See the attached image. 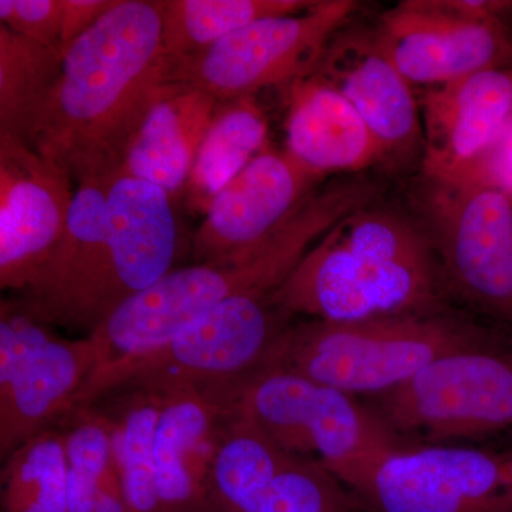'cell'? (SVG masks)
Returning <instances> with one entry per match:
<instances>
[{
    "instance_id": "1",
    "label": "cell",
    "mask_w": 512,
    "mask_h": 512,
    "mask_svg": "<svg viewBox=\"0 0 512 512\" xmlns=\"http://www.w3.org/2000/svg\"><path fill=\"white\" fill-rule=\"evenodd\" d=\"M167 72L163 0H117L63 53L29 146L76 184L113 178Z\"/></svg>"
},
{
    "instance_id": "2",
    "label": "cell",
    "mask_w": 512,
    "mask_h": 512,
    "mask_svg": "<svg viewBox=\"0 0 512 512\" xmlns=\"http://www.w3.org/2000/svg\"><path fill=\"white\" fill-rule=\"evenodd\" d=\"M376 192L366 178L332 181L313 192L251 255L174 268L89 333L99 349V369L170 339L229 299L271 295L319 239L372 204Z\"/></svg>"
},
{
    "instance_id": "3",
    "label": "cell",
    "mask_w": 512,
    "mask_h": 512,
    "mask_svg": "<svg viewBox=\"0 0 512 512\" xmlns=\"http://www.w3.org/2000/svg\"><path fill=\"white\" fill-rule=\"evenodd\" d=\"M440 278L423 229L370 204L319 239L271 301L329 322L429 315L440 313Z\"/></svg>"
},
{
    "instance_id": "4",
    "label": "cell",
    "mask_w": 512,
    "mask_h": 512,
    "mask_svg": "<svg viewBox=\"0 0 512 512\" xmlns=\"http://www.w3.org/2000/svg\"><path fill=\"white\" fill-rule=\"evenodd\" d=\"M485 343L473 328L441 313L291 323L265 367L285 370L356 397L382 396L433 360Z\"/></svg>"
},
{
    "instance_id": "5",
    "label": "cell",
    "mask_w": 512,
    "mask_h": 512,
    "mask_svg": "<svg viewBox=\"0 0 512 512\" xmlns=\"http://www.w3.org/2000/svg\"><path fill=\"white\" fill-rule=\"evenodd\" d=\"M291 323L271 295L229 299L170 339L97 369L77 406L126 386L158 392L192 387L222 402L264 369Z\"/></svg>"
},
{
    "instance_id": "6",
    "label": "cell",
    "mask_w": 512,
    "mask_h": 512,
    "mask_svg": "<svg viewBox=\"0 0 512 512\" xmlns=\"http://www.w3.org/2000/svg\"><path fill=\"white\" fill-rule=\"evenodd\" d=\"M227 399L279 447L326 468L359 498L377 468L402 448L356 397L285 370L264 367Z\"/></svg>"
},
{
    "instance_id": "7",
    "label": "cell",
    "mask_w": 512,
    "mask_h": 512,
    "mask_svg": "<svg viewBox=\"0 0 512 512\" xmlns=\"http://www.w3.org/2000/svg\"><path fill=\"white\" fill-rule=\"evenodd\" d=\"M357 9L355 0H318L302 12L256 20L197 55L168 57L167 83L194 87L218 101L289 86L315 72Z\"/></svg>"
},
{
    "instance_id": "8",
    "label": "cell",
    "mask_w": 512,
    "mask_h": 512,
    "mask_svg": "<svg viewBox=\"0 0 512 512\" xmlns=\"http://www.w3.org/2000/svg\"><path fill=\"white\" fill-rule=\"evenodd\" d=\"M377 397V416L399 439L447 446L512 431V353L487 342L448 353Z\"/></svg>"
},
{
    "instance_id": "9",
    "label": "cell",
    "mask_w": 512,
    "mask_h": 512,
    "mask_svg": "<svg viewBox=\"0 0 512 512\" xmlns=\"http://www.w3.org/2000/svg\"><path fill=\"white\" fill-rule=\"evenodd\" d=\"M419 207L441 278L485 316L512 326L511 195L426 178Z\"/></svg>"
},
{
    "instance_id": "10",
    "label": "cell",
    "mask_w": 512,
    "mask_h": 512,
    "mask_svg": "<svg viewBox=\"0 0 512 512\" xmlns=\"http://www.w3.org/2000/svg\"><path fill=\"white\" fill-rule=\"evenodd\" d=\"M100 365L89 335L63 339L19 308L0 305V458L56 426Z\"/></svg>"
},
{
    "instance_id": "11",
    "label": "cell",
    "mask_w": 512,
    "mask_h": 512,
    "mask_svg": "<svg viewBox=\"0 0 512 512\" xmlns=\"http://www.w3.org/2000/svg\"><path fill=\"white\" fill-rule=\"evenodd\" d=\"M512 2L404 0L380 18L376 35L410 84L439 86L512 66Z\"/></svg>"
},
{
    "instance_id": "12",
    "label": "cell",
    "mask_w": 512,
    "mask_h": 512,
    "mask_svg": "<svg viewBox=\"0 0 512 512\" xmlns=\"http://www.w3.org/2000/svg\"><path fill=\"white\" fill-rule=\"evenodd\" d=\"M210 512H372L315 461L274 443L227 407L212 471Z\"/></svg>"
},
{
    "instance_id": "13",
    "label": "cell",
    "mask_w": 512,
    "mask_h": 512,
    "mask_svg": "<svg viewBox=\"0 0 512 512\" xmlns=\"http://www.w3.org/2000/svg\"><path fill=\"white\" fill-rule=\"evenodd\" d=\"M360 500L372 512H512V447L400 448Z\"/></svg>"
},
{
    "instance_id": "14",
    "label": "cell",
    "mask_w": 512,
    "mask_h": 512,
    "mask_svg": "<svg viewBox=\"0 0 512 512\" xmlns=\"http://www.w3.org/2000/svg\"><path fill=\"white\" fill-rule=\"evenodd\" d=\"M74 191L69 174L26 141L0 136V286L25 291L62 241Z\"/></svg>"
},
{
    "instance_id": "15",
    "label": "cell",
    "mask_w": 512,
    "mask_h": 512,
    "mask_svg": "<svg viewBox=\"0 0 512 512\" xmlns=\"http://www.w3.org/2000/svg\"><path fill=\"white\" fill-rule=\"evenodd\" d=\"M322 181L285 150L266 146L215 195L192 238L195 262L235 261L251 255Z\"/></svg>"
},
{
    "instance_id": "16",
    "label": "cell",
    "mask_w": 512,
    "mask_h": 512,
    "mask_svg": "<svg viewBox=\"0 0 512 512\" xmlns=\"http://www.w3.org/2000/svg\"><path fill=\"white\" fill-rule=\"evenodd\" d=\"M106 231L97 302L100 323L173 271L180 251L173 198L163 188L123 171L107 185Z\"/></svg>"
},
{
    "instance_id": "17",
    "label": "cell",
    "mask_w": 512,
    "mask_h": 512,
    "mask_svg": "<svg viewBox=\"0 0 512 512\" xmlns=\"http://www.w3.org/2000/svg\"><path fill=\"white\" fill-rule=\"evenodd\" d=\"M109 180L77 184L66 231L42 271L12 299L39 322L87 335L99 325L97 301L106 262Z\"/></svg>"
},
{
    "instance_id": "18",
    "label": "cell",
    "mask_w": 512,
    "mask_h": 512,
    "mask_svg": "<svg viewBox=\"0 0 512 512\" xmlns=\"http://www.w3.org/2000/svg\"><path fill=\"white\" fill-rule=\"evenodd\" d=\"M313 73L349 101L379 141L384 158L402 161L416 153L423 141L420 104L376 30H340Z\"/></svg>"
},
{
    "instance_id": "19",
    "label": "cell",
    "mask_w": 512,
    "mask_h": 512,
    "mask_svg": "<svg viewBox=\"0 0 512 512\" xmlns=\"http://www.w3.org/2000/svg\"><path fill=\"white\" fill-rule=\"evenodd\" d=\"M419 104L424 177L450 183L493 146L512 120V66L429 87Z\"/></svg>"
},
{
    "instance_id": "20",
    "label": "cell",
    "mask_w": 512,
    "mask_h": 512,
    "mask_svg": "<svg viewBox=\"0 0 512 512\" xmlns=\"http://www.w3.org/2000/svg\"><path fill=\"white\" fill-rule=\"evenodd\" d=\"M158 392V390H157ZM156 433V477L163 512H210L212 471L227 407L210 394L165 390Z\"/></svg>"
},
{
    "instance_id": "21",
    "label": "cell",
    "mask_w": 512,
    "mask_h": 512,
    "mask_svg": "<svg viewBox=\"0 0 512 512\" xmlns=\"http://www.w3.org/2000/svg\"><path fill=\"white\" fill-rule=\"evenodd\" d=\"M285 151L313 174L359 173L384 160L349 101L316 73L288 86Z\"/></svg>"
},
{
    "instance_id": "22",
    "label": "cell",
    "mask_w": 512,
    "mask_h": 512,
    "mask_svg": "<svg viewBox=\"0 0 512 512\" xmlns=\"http://www.w3.org/2000/svg\"><path fill=\"white\" fill-rule=\"evenodd\" d=\"M218 103L202 90L165 83L134 134L121 171L163 188L171 198L180 194Z\"/></svg>"
},
{
    "instance_id": "23",
    "label": "cell",
    "mask_w": 512,
    "mask_h": 512,
    "mask_svg": "<svg viewBox=\"0 0 512 512\" xmlns=\"http://www.w3.org/2000/svg\"><path fill=\"white\" fill-rule=\"evenodd\" d=\"M90 404H96L110 420L128 512H163L157 491L156 433L164 394L148 387L126 386Z\"/></svg>"
},
{
    "instance_id": "24",
    "label": "cell",
    "mask_w": 512,
    "mask_h": 512,
    "mask_svg": "<svg viewBox=\"0 0 512 512\" xmlns=\"http://www.w3.org/2000/svg\"><path fill=\"white\" fill-rule=\"evenodd\" d=\"M268 119L252 97L220 101L192 167L185 198L204 214L218 194L268 144Z\"/></svg>"
},
{
    "instance_id": "25",
    "label": "cell",
    "mask_w": 512,
    "mask_h": 512,
    "mask_svg": "<svg viewBox=\"0 0 512 512\" xmlns=\"http://www.w3.org/2000/svg\"><path fill=\"white\" fill-rule=\"evenodd\" d=\"M63 53L0 25V136L29 144L62 74Z\"/></svg>"
},
{
    "instance_id": "26",
    "label": "cell",
    "mask_w": 512,
    "mask_h": 512,
    "mask_svg": "<svg viewBox=\"0 0 512 512\" xmlns=\"http://www.w3.org/2000/svg\"><path fill=\"white\" fill-rule=\"evenodd\" d=\"M318 0H163V46L170 59L197 55L271 16L292 15Z\"/></svg>"
},
{
    "instance_id": "27",
    "label": "cell",
    "mask_w": 512,
    "mask_h": 512,
    "mask_svg": "<svg viewBox=\"0 0 512 512\" xmlns=\"http://www.w3.org/2000/svg\"><path fill=\"white\" fill-rule=\"evenodd\" d=\"M0 485V512H70L66 439L59 424L3 460Z\"/></svg>"
},
{
    "instance_id": "28",
    "label": "cell",
    "mask_w": 512,
    "mask_h": 512,
    "mask_svg": "<svg viewBox=\"0 0 512 512\" xmlns=\"http://www.w3.org/2000/svg\"><path fill=\"white\" fill-rule=\"evenodd\" d=\"M0 25L49 47H59L62 33L60 0H0Z\"/></svg>"
},
{
    "instance_id": "29",
    "label": "cell",
    "mask_w": 512,
    "mask_h": 512,
    "mask_svg": "<svg viewBox=\"0 0 512 512\" xmlns=\"http://www.w3.org/2000/svg\"><path fill=\"white\" fill-rule=\"evenodd\" d=\"M448 184L488 185L512 197V120L493 146Z\"/></svg>"
},
{
    "instance_id": "30",
    "label": "cell",
    "mask_w": 512,
    "mask_h": 512,
    "mask_svg": "<svg viewBox=\"0 0 512 512\" xmlns=\"http://www.w3.org/2000/svg\"><path fill=\"white\" fill-rule=\"evenodd\" d=\"M62 2V33L59 49L64 53L87 30L93 28L117 0H60Z\"/></svg>"
}]
</instances>
